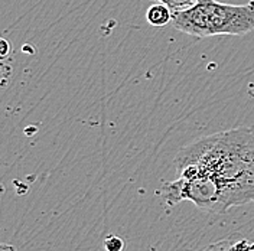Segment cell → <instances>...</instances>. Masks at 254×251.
<instances>
[{
  "instance_id": "1",
  "label": "cell",
  "mask_w": 254,
  "mask_h": 251,
  "mask_svg": "<svg viewBox=\"0 0 254 251\" xmlns=\"http://www.w3.org/2000/svg\"><path fill=\"white\" fill-rule=\"evenodd\" d=\"M176 179L160 185L169 205L190 201L209 212L254 202V126L205 136L178 152Z\"/></svg>"
},
{
  "instance_id": "2",
  "label": "cell",
  "mask_w": 254,
  "mask_h": 251,
  "mask_svg": "<svg viewBox=\"0 0 254 251\" xmlns=\"http://www.w3.org/2000/svg\"><path fill=\"white\" fill-rule=\"evenodd\" d=\"M172 25L176 31L198 39L217 35L243 36L254 31V0L247 4L198 0L188 9L174 12Z\"/></svg>"
},
{
  "instance_id": "3",
  "label": "cell",
  "mask_w": 254,
  "mask_h": 251,
  "mask_svg": "<svg viewBox=\"0 0 254 251\" xmlns=\"http://www.w3.org/2000/svg\"><path fill=\"white\" fill-rule=\"evenodd\" d=\"M172 15L174 12L171 10V7L158 1V4H153L147 9L146 20L149 25L155 28H162V26H166L169 22H172Z\"/></svg>"
},
{
  "instance_id": "4",
  "label": "cell",
  "mask_w": 254,
  "mask_h": 251,
  "mask_svg": "<svg viewBox=\"0 0 254 251\" xmlns=\"http://www.w3.org/2000/svg\"><path fill=\"white\" fill-rule=\"evenodd\" d=\"M204 251H237L236 246H234V234H230L221 241H217V243L211 244Z\"/></svg>"
},
{
  "instance_id": "5",
  "label": "cell",
  "mask_w": 254,
  "mask_h": 251,
  "mask_svg": "<svg viewBox=\"0 0 254 251\" xmlns=\"http://www.w3.org/2000/svg\"><path fill=\"white\" fill-rule=\"evenodd\" d=\"M104 250L106 251H123L125 250V241L119 236H107L104 238Z\"/></svg>"
},
{
  "instance_id": "6",
  "label": "cell",
  "mask_w": 254,
  "mask_h": 251,
  "mask_svg": "<svg viewBox=\"0 0 254 251\" xmlns=\"http://www.w3.org/2000/svg\"><path fill=\"white\" fill-rule=\"evenodd\" d=\"M156 1L166 4L168 7H171L172 12H179V10H184V9L190 7L198 0H156Z\"/></svg>"
},
{
  "instance_id": "7",
  "label": "cell",
  "mask_w": 254,
  "mask_h": 251,
  "mask_svg": "<svg viewBox=\"0 0 254 251\" xmlns=\"http://www.w3.org/2000/svg\"><path fill=\"white\" fill-rule=\"evenodd\" d=\"M0 251H17L13 247V246H10V244H6V243H3L1 246H0Z\"/></svg>"
}]
</instances>
